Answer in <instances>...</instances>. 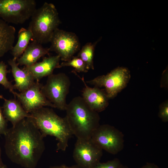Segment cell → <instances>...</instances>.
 Here are the masks:
<instances>
[{
    "label": "cell",
    "instance_id": "1",
    "mask_svg": "<svg viewBox=\"0 0 168 168\" xmlns=\"http://www.w3.org/2000/svg\"><path fill=\"white\" fill-rule=\"evenodd\" d=\"M6 154L13 162L35 168L45 149L44 137L29 117L8 129L4 135Z\"/></svg>",
    "mask_w": 168,
    "mask_h": 168
},
{
    "label": "cell",
    "instance_id": "2",
    "mask_svg": "<svg viewBox=\"0 0 168 168\" xmlns=\"http://www.w3.org/2000/svg\"><path fill=\"white\" fill-rule=\"evenodd\" d=\"M65 110L73 135L77 139H90L100 125L98 113L91 109L80 96L74 98L67 104Z\"/></svg>",
    "mask_w": 168,
    "mask_h": 168
},
{
    "label": "cell",
    "instance_id": "3",
    "mask_svg": "<svg viewBox=\"0 0 168 168\" xmlns=\"http://www.w3.org/2000/svg\"><path fill=\"white\" fill-rule=\"evenodd\" d=\"M30 118L43 136L54 137L57 150L64 151L73 135L66 117H61L51 109L43 107L30 113Z\"/></svg>",
    "mask_w": 168,
    "mask_h": 168
},
{
    "label": "cell",
    "instance_id": "4",
    "mask_svg": "<svg viewBox=\"0 0 168 168\" xmlns=\"http://www.w3.org/2000/svg\"><path fill=\"white\" fill-rule=\"evenodd\" d=\"M31 18L28 27L32 32L33 40L41 44L50 42L53 33L61 23L54 5L45 2L36 9Z\"/></svg>",
    "mask_w": 168,
    "mask_h": 168
},
{
    "label": "cell",
    "instance_id": "5",
    "mask_svg": "<svg viewBox=\"0 0 168 168\" xmlns=\"http://www.w3.org/2000/svg\"><path fill=\"white\" fill-rule=\"evenodd\" d=\"M71 82L66 74L61 72L48 76L41 91L46 98L57 108L65 110L67 105L66 98L69 92Z\"/></svg>",
    "mask_w": 168,
    "mask_h": 168
},
{
    "label": "cell",
    "instance_id": "6",
    "mask_svg": "<svg viewBox=\"0 0 168 168\" xmlns=\"http://www.w3.org/2000/svg\"><path fill=\"white\" fill-rule=\"evenodd\" d=\"M34 0H0V18L7 23L22 24L36 8Z\"/></svg>",
    "mask_w": 168,
    "mask_h": 168
},
{
    "label": "cell",
    "instance_id": "7",
    "mask_svg": "<svg viewBox=\"0 0 168 168\" xmlns=\"http://www.w3.org/2000/svg\"><path fill=\"white\" fill-rule=\"evenodd\" d=\"M130 77L128 68L118 67L106 75L98 76L86 82L95 87H104L110 99L115 97L126 87Z\"/></svg>",
    "mask_w": 168,
    "mask_h": 168
},
{
    "label": "cell",
    "instance_id": "8",
    "mask_svg": "<svg viewBox=\"0 0 168 168\" xmlns=\"http://www.w3.org/2000/svg\"><path fill=\"white\" fill-rule=\"evenodd\" d=\"M50 42L49 51L56 53L64 62L71 59L80 49L78 38L74 33L58 28L53 33Z\"/></svg>",
    "mask_w": 168,
    "mask_h": 168
},
{
    "label": "cell",
    "instance_id": "9",
    "mask_svg": "<svg viewBox=\"0 0 168 168\" xmlns=\"http://www.w3.org/2000/svg\"><path fill=\"white\" fill-rule=\"evenodd\" d=\"M91 140L102 150L115 155L124 147V135L114 126L108 124L100 125L93 133Z\"/></svg>",
    "mask_w": 168,
    "mask_h": 168
},
{
    "label": "cell",
    "instance_id": "10",
    "mask_svg": "<svg viewBox=\"0 0 168 168\" xmlns=\"http://www.w3.org/2000/svg\"><path fill=\"white\" fill-rule=\"evenodd\" d=\"M102 150L91 139H77L73 154L74 160L81 168H94L100 161Z\"/></svg>",
    "mask_w": 168,
    "mask_h": 168
},
{
    "label": "cell",
    "instance_id": "11",
    "mask_svg": "<svg viewBox=\"0 0 168 168\" xmlns=\"http://www.w3.org/2000/svg\"><path fill=\"white\" fill-rule=\"evenodd\" d=\"M42 85L39 82L35 81L33 84L25 91L13 94L16 97L24 109L28 113L45 106L55 108L42 93Z\"/></svg>",
    "mask_w": 168,
    "mask_h": 168
},
{
    "label": "cell",
    "instance_id": "12",
    "mask_svg": "<svg viewBox=\"0 0 168 168\" xmlns=\"http://www.w3.org/2000/svg\"><path fill=\"white\" fill-rule=\"evenodd\" d=\"M72 72L82 81L85 85L82 91V97L93 110L98 113L105 110L109 105V100L104 89L94 86H89L86 82L83 77H81L74 71Z\"/></svg>",
    "mask_w": 168,
    "mask_h": 168
},
{
    "label": "cell",
    "instance_id": "13",
    "mask_svg": "<svg viewBox=\"0 0 168 168\" xmlns=\"http://www.w3.org/2000/svg\"><path fill=\"white\" fill-rule=\"evenodd\" d=\"M60 58L58 55L45 57L42 61L36 63L30 67L23 68L32 76L35 81H39L42 78L53 74L54 70L61 68L60 64Z\"/></svg>",
    "mask_w": 168,
    "mask_h": 168
},
{
    "label": "cell",
    "instance_id": "14",
    "mask_svg": "<svg viewBox=\"0 0 168 168\" xmlns=\"http://www.w3.org/2000/svg\"><path fill=\"white\" fill-rule=\"evenodd\" d=\"M2 113L7 120L16 125L23 119L30 116L23 108L20 103L15 99H4Z\"/></svg>",
    "mask_w": 168,
    "mask_h": 168
},
{
    "label": "cell",
    "instance_id": "15",
    "mask_svg": "<svg viewBox=\"0 0 168 168\" xmlns=\"http://www.w3.org/2000/svg\"><path fill=\"white\" fill-rule=\"evenodd\" d=\"M49 51V48H44L41 44L33 40L17 59V63L18 65L30 66L36 63L40 58L48 54Z\"/></svg>",
    "mask_w": 168,
    "mask_h": 168
},
{
    "label": "cell",
    "instance_id": "16",
    "mask_svg": "<svg viewBox=\"0 0 168 168\" xmlns=\"http://www.w3.org/2000/svg\"><path fill=\"white\" fill-rule=\"evenodd\" d=\"M11 68V72L14 78L15 84L14 89L20 92L23 91L29 88L35 82L31 75L23 68H20L16 60L13 58L8 61Z\"/></svg>",
    "mask_w": 168,
    "mask_h": 168
},
{
    "label": "cell",
    "instance_id": "17",
    "mask_svg": "<svg viewBox=\"0 0 168 168\" xmlns=\"http://www.w3.org/2000/svg\"><path fill=\"white\" fill-rule=\"evenodd\" d=\"M15 33L14 27L0 18V58L13 48Z\"/></svg>",
    "mask_w": 168,
    "mask_h": 168
},
{
    "label": "cell",
    "instance_id": "18",
    "mask_svg": "<svg viewBox=\"0 0 168 168\" xmlns=\"http://www.w3.org/2000/svg\"><path fill=\"white\" fill-rule=\"evenodd\" d=\"M32 34L30 29L22 27L18 32V40L11 50L13 58L17 59L23 54L26 49L30 40L32 39Z\"/></svg>",
    "mask_w": 168,
    "mask_h": 168
},
{
    "label": "cell",
    "instance_id": "19",
    "mask_svg": "<svg viewBox=\"0 0 168 168\" xmlns=\"http://www.w3.org/2000/svg\"><path fill=\"white\" fill-rule=\"evenodd\" d=\"M97 42L86 43L82 47L77 56L83 61L88 70L94 69L93 58L95 47Z\"/></svg>",
    "mask_w": 168,
    "mask_h": 168
},
{
    "label": "cell",
    "instance_id": "20",
    "mask_svg": "<svg viewBox=\"0 0 168 168\" xmlns=\"http://www.w3.org/2000/svg\"><path fill=\"white\" fill-rule=\"evenodd\" d=\"M61 67L70 66L73 67L76 72H86L88 70L83 61L77 56L73 57L69 60L63 62L60 64Z\"/></svg>",
    "mask_w": 168,
    "mask_h": 168
},
{
    "label": "cell",
    "instance_id": "21",
    "mask_svg": "<svg viewBox=\"0 0 168 168\" xmlns=\"http://www.w3.org/2000/svg\"><path fill=\"white\" fill-rule=\"evenodd\" d=\"M8 72L7 66L3 61L0 62V84L13 94L15 91L13 85L7 78Z\"/></svg>",
    "mask_w": 168,
    "mask_h": 168
},
{
    "label": "cell",
    "instance_id": "22",
    "mask_svg": "<svg viewBox=\"0 0 168 168\" xmlns=\"http://www.w3.org/2000/svg\"><path fill=\"white\" fill-rule=\"evenodd\" d=\"M119 160L115 158L106 162L98 163L94 168H119L121 166Z\"/></svg>",
    "mask_w": 168,
    "mask_h": 168
},
{
    "label": "cell",
    "instance_id": "23",
    "mask_svg": "<svg viewBox=\"0 0 168 168\" xmlns=\"http://www.w3.org/2000/svg\"><path fill=\"white\" fill-rule=\"evenodd\" d=\"M158 116L164 122L168 121V102L166 100L161 103L159 106Z\"/></svg>",
    "mask_w": 168,
    "mask_h": 168
},
{
    "label": "cell",
    "instance_id": "24",
    "mask_svg": "<svg viewBox=\"0 0 168 168\" xmlns=\"http://www.w3.org/2000/svg\"><path fill=\"white\" fill-rule=\"evenodd\" d=\"M8 129L7 120L4 117L0 107V135H4Z\"/></svg>",
    "mask_w": 168,
    "mask_h": 168
},
{
    "label": "cell",
    "instance_id": "25",
    "mask_svg": "<svg viewBox=\"0 0 168 168\" xmlns=\"http://www.w3.org/2000/svg\"><path fill=\"white\" fill-rule=\"evenodd\" d=\"M49 168H81L77 165L68 166L64 165L51 166Z\"/></svg>",
    "mask_w": 168,
    "mask_h": 168
},
{
    "label": "cell",
    "instance_id": "26",
    "mask_svg": "<svg viewBox=\"0 0 168 168\" xmlns=\"http://www.w3.org/2000/svg\"><path fill=\"white\" fill-rule=\"evenodd\" d=\"M141 168H159L158 166L154 164L147 163Z\"/></svg>",
    "mask_w": 168,
    "mask_h": 168
},
{
    "label": "cell",
    "instance_id": "27",
    "mask_svg": "<svg viewBox=\"0 0 168 168\" xmlns=\"http://www.w3.org/2000/svg\"><path fill=\"white\" fill-rule=\"evenodd\" d=\"M3 164L2 163L1 158V151L0 146V165H2Z\"/></svg>",
    "mask_w": 168,
    "mask_h": 168
},
{
    "label": "cell",
    "instance_id": "28",
    "mask_svg": "<svg viewBox=\"0 0 168 168\" xmlns=\"http://www.w3.org/2000/svg\"><path fill=\"white\" fill-rule=\"evenodd\" d=\"M0 168H7V166L3 164L2 165H0Z\"/></svg>",
    "mask_w": 168,
    "mask_h": 168
},
{
    "label": "cell",
    "instance_id": "29",
    "mask_svg": "<svg viewBox=\"0 0 168 168\" xmlns=\"http://www.w3.org/2000/svg\"><path fill=\"white\" fill-rule=\"evenodd\" d=\"M4 98H5L3 97V96L0 93V99H2L4 100Z\"/></svg>",
    "mask_w": 168,
    "mask_h": 168
},
{
    "label": "cell",
    "instance_id": "30",
    "mask_svg": "<svg viewBox=\"0 0 168 168\" xmlns=\"http://www.w3.org/2000/svg\"><path fill=\"white\" fill-rule=\"evenodd\" d=\"M119 168H128V167L126 166H124L121 165Z\"/></svg>",
    "mask_w": 168,
    "mask_h": 168
}]
</instances>
